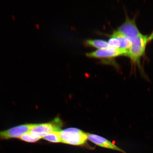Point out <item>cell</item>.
Listing matches in <instances>:
<instances>
[{
  "instance_id": "obj_1",
  "label": "cell",
  "mask_w": 153,
  "mask_h": 153,
  "mask_svg": "<svg viewBox=\"0 0 153 153\" xmlns=\"http://www.w3.org/2000/svg\"><path fill=\"white\" fill-rule=\"evenodd\" d=\"M148 36L142 34L131 40V45L125 56L129 57L132 62H138L144 54L147 43Z\"/></svg>"
},
{
  "instance_id": "obj_2",
  "label": "cell",
  "mask_w": 153,
  "mask_h": 153,
  "mask_svg": "<svg viewBox=\"0 0 153 153\" xmlns=\"http://www.w3.org/2000/svg\"><path fill=\"white\" fill-rule=\"evenodd\" d=\"M60 135L61 143L71 145H83L87 139V133L74 128L62 130Z\"/></svg>"
},
{
  "instance_id": "obj_3",
  "label": "cell",
  "mask_w": 153,
  "mask_h": 153,
  "mask_svg": "<svg viewBox=\"0 0 153 153\" xmlns=\"http://www.w3.org/2000/svg\"><path fill=\"white\" fill-rule=\"evenodd\" d=\"M62 120L56 117L49 123L34 124L30 133L33 137L40 139L52 132L62 131Z\"/></svg>"
},
{
  "instance_id": "obj_4",
  "label": "cell",
  "mask_w": 153,
  "mask_h": 153,
  "mask_svg": "<svg viewBox=\"0 0 153 153\" xmlns=\"http://www.w3.org/2000/svg\"><path fill=\"white\" fill-rule=\"evenodd\" d=\"M34 125V124H22L4 131H0V139L19 138L25 134L29 132Z\"/></svg>"
},
{
  "instance_id": "obj_5",
  "label": "cell",
  "mask_w": 153,
  "mask_h": 153,
  "mask_svg": "<svg viewBox=\"0 0 153 153\" xmlns=\"http://www.w3.org/2000/svg\"><path fill=\"white\" fill-rule=\"evenodd\" d=\"M127 51L120 49L109 47L100 49L94 52L87 53L88 57L97 58H112L126 55Z\"/></svg>"
},
{
  "instance_id": "obj_6",
  "label": "cell",
  "mask_w": 153,
  "mask_h": 153,
  "mask_svg": "<svg viewBox=\"0 0 153 153\" xmlns=\"http://www.w3.org/2000/svg\"><path fill=\"white\" fill-rule=\"evenodd\" d=\"M117 30L130 40L141 34L137 28L134 19L126 17L125 22Z\"/></svg>"
},
{
  "instance_id": "obj_7",
  "label": "cell",
  "mask_w": 153,
  "mask_h": 153,
  "mask_svg": "<svg viewBox=\"0 0 153 153\" xmlns=\"http://www.w3.org/2000/svg\"><path fill=\"white\" fill-rule=\"evenodd\" d=\"M87 139L96 145L102 148L118 151L123 153H127L123 149L113 144L108 139L100 136L87 133Z\"/></svg>"
},
{
  "instance_id": "obj_8",
  "label": "cell",
  "mask_w": 153,
  "mask_h": 153,
  "mask_svg": "<svg viewBox=\"0 0 153 153\" xmlns=\"http://www.w3.org/2000/svg\"><path fill=\"white\" fill-rule=\"evenodd\" d=\"M111 37L117 38L120 43V49L127 52L131 45V42L129 38L120 33L117 30L113 32Z\"/></svg>"
},
{
  "instance_id": "obj_9",
  "label": "cell",
  "mask_w": 153,
  "mask_h": 153,
  "mask_svg": "<svg viewBox=\"0 0 153 153\" xmlns=\"http://www.w3.org/2000/svg\"><path fill=\"white\" fill-rule=\"evenodd\" d=\"M86 45L99 49L108 48V42L102 40H87L85 42Z\"/></svg>"
},
{
  "instance_id": "obj_10",
  "label": "cell",
  "mask_w": 153,
  "mask_h": 153,
  "mask_svg": "<svg viewBox=\"0 0 153 153\" xmlns=\"http://www.w3.org/2000/svg\"><path fill=\"white\" fill-rule=\"evenodd\" d=\"M49 142L58 143L61 142L60 131H53L46 135L43 138Z\"/></svg>"
},
{
  "instance_id": "obj_11",
  "label": "cell",
  "mask_w": 153,
  "mask_h": 153,
  "mask_svg": "<svg viewBox=\"0 0 153 153\" xmlns=\"http://www.w3.org/2000/svg\"><path fill=\"white\" fill-rule=\"evenodd\" d=\"M20 140L25 142L34 143L37 142L39 140V139L36 138L32 136L29 132H28L23 135L19 138Z\"/></svg>"
},
{
  "instance_id": "obj_12",
  "label": "cell",
  "mask_w": 153,
  "mask_h": 153,
  "mask_svg": "<svg viewBox=\"0 0 153 153\" xmlns=\"http://www.w3.org/2000/svg\"><path fill=\"white\" fill-rule=\"evenodd\" d=\"M108 46L114 48L120 49V42L117 38L111 37L108 42Z\"/></svg>"
},
{
  "instance_id": "obj_13",
  "label": "cell",
  "mask_w": 153,
  "mask_h": 153,
  "mask_svg": "<svg viewBox=\"0 0 153 153\" xmlns=\"http://www.w3.org/2000/svg\"><path fill=\"white\" fill-rule=\"evenodd\" d=\"M153 39V32L151 34V35L148 37V42H150Z\"/></svg>"
},
{
  "instance_id": "obj_14",
  "label": "cell",
  "mask_w": 153,
  "mask_h": 153,
  "mask_svg": "<svg viewBox=\"0 0 153 153\" xmlns=\"http://www.w3.org/2000/svg\"></svg>"
}]
</instances>
